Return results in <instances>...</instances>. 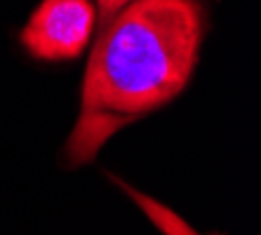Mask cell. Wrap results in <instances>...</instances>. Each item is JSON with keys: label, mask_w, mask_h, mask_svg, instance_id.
Instances as JSON below:
<instances>
[{"label": "cell", "mask_w": 261, "mask_h": 235, "mask_svg": "<svg viewBox=\"0 0 261 235\" xmlns=\"http://www.w3.org/2000/svg\"><path fill=\"white\" fill-rule=\"evenodd\" d=\"M205 29L200 0H132L103 21L64 148L68 167L92 163L113 134L189 85Z\"/></svg>", "instance_id": "1"}, {"label": "cell", "mask_w": 261, "mask_h": 235, "mask_svg": "<svg viewBox=\"0 0 261 235\" xmlns=\"http://www.w3.org/2000/svg\"><path fill=\"white\" fill-rule=\"evenodd\" d=\"M97 24L92 0H43L21 31V45L43 61H68L83 55Z\"/></svg>", "instance_id": "2"}, {"label": "cell", "mask_w": 261, "mask_h": 235, "mask_svg": "<svg viewBox=\"0 0 261 235\" xmlns=\"http://www.w3.org/2000/svg\"><path fill=\"white\" fill-rule=\"evenodd\" d=\"M118 184H120V188L129 195V198L139 202V207L148 214V219H151L163 233H167V235H198L193 228H189L181 219L176 217L174 212H170L167 207L160 205L158 200H151V198H146L144 193H139V191H132V188H127L122 181H118Z\"/></svg>", "instance_id": "3"}, {"label": "cell", "mask_w": 261, "mask_h": 235, "mask_svg": "<svg viewBox=\"0 0 261 235\" xmlns=\"http://www.w3.org/2000/svg\"><path fill=\"white\" fill-rule=\"evenodd\" d=\"M132 0H97V21L103 24L109 21L116 12H120L125 5H129Z\"/></svg>", "instance_id": "4"}]
</instances>
